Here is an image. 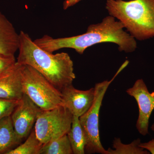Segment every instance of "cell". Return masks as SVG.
<instances>
[{
  "mask_svg": "<svg viewBox=\"0 0 154 154\" xmlns=\"http://www.w3.org/2000/svg\"><path fill=\"white\" fill-rule=\"evenodd\" d=\"M124 28L120 21H116L114 17L109 15L100 23L89 25L84 34L58 38L45 35L33 42L38 47L52 53L62 48H70L82 54L88 48L105 42L117 45L120 51L134 52L137 47L136 41Z\"/></svg>",
  "mask_w": 154,
  "mask_h": 154,
  "instance_id": "obj_1",
  "label": "cell"
},
{
  "mask_svg": "<svg viewBox=\"0 0 154 154\" xmlns=\"http://www.w3.org/2000/svg\"><path fill=\"white\" fill-rule=\"evenodd\" d=\"M19 35L18 63L35 69L60 91L72 85L76 76L68 54H53L38 47L28 33L21 31Z\"/></svg>",
  "mask_w": 154,
  "mask_h": 154,
  "instance_id": "obj_2",
  "label": "cell"
},
{
  "mask_svg": "<svg viewBox=\"0 0 154 154\" xmlns=\"http://www.w3.org/2000/svg\"><path fill=\"white\" fill-rule=\"evenodd\" d=\"M106 9L135 39L154 37V0H107Z\"/></svg>",
  "mask_w": 154,
  "mask_h": 154,
  "instance_id": "obj_3",
  "label": "cell"
},
{
  "mask_svg": "<svg viewBox=\"0 0 154 154\" xmlns=\"http://www.w3.org/2000/svg\"><path fill=\"white\" fill-rule=\"evenodd\" d=\"M21 77L23 93L42 110H51L63 105L61 91L35 69L22 65Z\"/></svg>",
  "mask_w": 154,
  "mask_h": 154,
  "instance_id": "obj_4",
  "label": "cell"
},
{
  "mask_svg": "<svg viewBox=\"0 0 154 154\" xmlns=\"http://www.w3.org/2000/svg\"><path fill=\"white\" fill-rule=\"evenodd\" d=\"M129 63L126 60L119 69L117 72L110 81H105L95 85V98L92 106L86 113L79 117L82 125L87 138L85 153L88 154H107L101 143L99 130V117L100 108L105 93L110 84L116 77Z\"/></svg>",
  "mask_w": 154,
  "mask_h": 154,
  "instance_id": "obj_5",
  "label": "cell"
},
{
  "mask_svg": "<svg viewBox=\"0 0 154 154\" xmlns=\"http://www.w3.org/2000/svg\"><path fill=\"white\" fill-rule=\"evenodd\" d=\"M72 118V114L63 105L51 110H42L34 127L36 136L44 144L67 134L70 129Z\"/></svg>",
  "mask_w": 154,
  "mask_h": 154,
  "instance_id": "obj_6",
  "label": "cell"
},
{
  "mask_svg": "<svg viewBox=\"0 0 154 154\" xmlns=\"http://www.w3.org/2000/svg\"><path fill=\"white\" fill-rule=\"evenodd\" d=\"M41 110L26 94H23L11 115L15 132L20 142L30 134Z\"/></svg>",
  "mask_w": 154,
  "mask_h": 154,
  "instance_id": "obj_7",
  "label": "cell"
},
{
  "mask_svg": "<svg viewBox=\"0 0 154 154\" xmlns=\"http://www.w3.org/2000/svg\"><path fill=\"white\" fill-rule=\"evenodd\" d=\"M126 92L134 98L138 106L137 129L140 134L146 135L149 133V120L154 110V92H149L142 79L137 80L133 87L127 89Z\"/></svg>",
  "mask_w": 154,
  "mask_h": 154,
  "instance_id": "obj_8",
  "label": "cell"
},
{
  "mask_svg": "<svg viewBox=\"0 0 154 154\" xmlns=\"http://www.w3.org/2000/svg\"><path fill=\"white\" fill-rule=\"evenodd\" d=\"M60 91L63 105L66 107L73 116L79 117L90 109L95 98L94 88L87 91H81L71 85L63 88Z\"/></svg>",
  "mask_w": 154,
  "mask_h": 154,
  "instance_id": "obj_9",
  "label": "cell"
},
{
  "mask_svg": "<svg viewBox=\"0 0 154 154\" xmlns=\"http://www.w3.org/2000/svg\"><path fill=\"white\" fill-rule=\"evenodd\" d=\"M22 65L17 62L13 69L0 78V98L20 100L23 96L21 70Z\"/></svg>",
  "mask_w": 154,
  "mask_h": 154,
  "instance_id": "obj_10",
  "label": "cell"
},
{
  "mask_svg": "<svg viewBox=\"0 0 154 154\" xmlns=\"http://www.w3.org/2000/svg\"><path fill=\"white\" fill-rule=\"evenodd\" d=\"M19 46V34L12 23L0 12V53L14 55Z\"/></svg>",
  "mask_w": 154,
  "mask_h": 154,
  "instance_id": "obj_11",
  "label": "cell"
},
{
  "mask_svg": "<svg viewBox=\"0 0 154 154\" xmlns=\"http://www.w3.org/2000/svg\"><path fill=\"white\" fill-rule=\"evenodd\" d=\"M21 143L17 138L11 116L0 121V154H6Z\"/></svg>",
  "mask_w": 154,
  "mask_h": 154,
  "instance_id": "obj_12",
  "label": "cell"
},
{
  "mask_svg": "<svg viewBox=\"0 0 154 154\" xmlns=\"http://www.w3.org/2000/svg\"><path fill=\"white\" fill-rule=\"evenodd\" d=\"M73 154H84L87 140L81 123L79 117L73 116L71 127L67 133Z\"/></svg>",
  "mask_w": 154,
  "mask_h": 154,
  "instance_id": "obj_13",
  "label": "cell"
},
{
  "mask_svg": "<svg viewBox=\"0 0 154 154\" xmlns=\"http://www.w3.org/2000/svg\"><path fill=\"white\" fill-rule=\"evenodd\" d=\"M73 154L67 134L44 144L39 154Z\"/></svg>",
  "mask_w": 154,
  "mask_h": 154,
  "instance_id": "obj_14",
  "label": "cell"
},
{
  "mask_svg": "<svg viewBox=\"0 0 154 154\" xmlns=\"http://www.w3.org/2000/svg\"><path fill=\"white\" fill-rule=\"evenodd\" d=\"M141 140L139 138L135 140L128 144L122 143L121 140L115 138L113 142V149L108 148L107 154H149L147 150L141 147Z\"/></svg>",
  "mask_w": 154,
  "mask_h": 154,
  "instance_id": "obj_15",
  "label": "cell"
},
{
  "mask_svg": "<svg viewBox=\"0 0 154 154\" xmlns=\"http://www.w3.org/2000/svg\"><path fill=\"white\" fill-rule=\"evenodd\" d=\"M43 145L36 136L33 128L24 143L19 144L6 154H39Z\"/></svg>",
  "mask_w": 154,
  "mask_h": 154,
  "instance_id": "obj_16",
  "label": "cell"
},
{
  "mask_svg": "<svg viewBox=\"0 0 154 154\" xmlns=\"http://www.w3.org/2000/svg\"><path fill=\"white\" fill-rule=\"evenodd\" d=\"M17 62L15 56L0 53V78L11 72Z\"/></svg>",
  "mask_w": 154,
  "mask_h": 154,
  "instance_id": "obj_17",
  "label": "cell"
},
{
  "mask_svg": "<svg viewBox=\"0 0 154 154\" xmlns=\"http://www.w3.org/2000/svg\"><path fill=\"white\" fill-rule=\"evenodd\" d=\"M19 100L0 98V121L5 117L11 115L19 104Z\"/></svg>",
  "mask_w": 154,
  "mask_h": 154,
  "instance_id": "obj_18",
  "label": "cell"
},
{
  "mask_svg": "<svg viewBox=\"0 0 154 154\" xmlns=\"http://www.w3.org/2000/svg\"><path fill=\"white\" fill-rule=\"evenodd\" d=\"M151 129L153 131L154 134V123L152 125ZM141 147L146 150L152 154H154V139L146 143H141L140 145Z\"/></svg>",
  "mask_w": 154,
  "mask_h": 154,
  "instance_id": "obj_19",
  "label": "cell"
},
{
  "mask_svg": "<svg viewBox=\"0 0 154 154\" xmlns=\"http://www.w3.org/2000/svg\"><path fill=\"white\" fill-rule=\"evenodd\" d=\"M81 1L82 0H65L63 4L64 10H66L70 7L75 5Z\"/></svg>",
  "mask_w": 154,
  "mask_h": 154,
  "instance_id": "obj_20",
  "label": "cell"
}]
</instances>
